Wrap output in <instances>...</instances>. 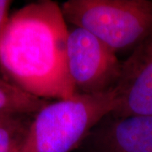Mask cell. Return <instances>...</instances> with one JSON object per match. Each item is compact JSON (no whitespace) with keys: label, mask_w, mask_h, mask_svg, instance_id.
Wrapping results in <instances>:
<instances>
[{"label":"cell","mask_w":152,"mask_h":152,"mask_svg":"<svg viewBox=\"0 0 152 152\" xmlns=\"http://www.w3.org/2000/svg\"><path fill=\"white\" fill-rule=\"evenodd\" d=\"M68 33L54 1L34 2L15 11L0 37L3 78L45 100L75 96L67 63Z\"/></svg>","instance_id":"6da1fadb"},{"label":"cell","mask_w":152,"mask_h":152,"mask_svg":"<svg viewBox=\"0 0 152 152\" xmlns=\"http://www.w3.org/2000/svg\"><path fill=\"white\" fill-rule=\"evenodd\" d=\"M117 104L115 88L47 103L33 116L21 152H75Z\"/></svg>","instance_id":"7a4b0ae2"},{"label":"cell","mask_w":152,"mask_h":152,"mask_svg":"<svg viewBox=\"0 0 152 152\" xmlns=\"http://www.w3.org/2000/svg\"><path fill=\"white\" fill-rule=\"evenodd\" d=\"M60 7L67 23L91 33L116 53L152 37L151 0H69Z\"/></svg>","instance_id":"3957f363"},{"label":"cell","mask_w":152,"mask_h":152,"mask_svg":"<svg viewBox=\"0 0 152 152\" xmlns=\"http://www.w3.org/2000/svg\"><path fill=\"white\" fill-rule=\"evenodd\" d=\"M67 63L70 79L80 94H99L113 90L123 64L117 53L85 29H69Z\"/></svg>","instance_id":"277c9868"},{"label":"cell","mask_w":152,"mask_h":152,"mask_svg":"<svg viewBox=\"0 0 152 152\" xmlns=\"http://www.w3.org/2000/svg\"><path fill=\"white\" fill-rule=\"evenodd\" d=\"M78 152H152V116L107 114L87 134Z\"/></svg>","instance_id":"5b68a950"},{"label":"cell","mask_w":152,"mask_h":152,"mask_svg":"<svg viewBox=\"0 0 152 152\" xmlns=\"http://www.w3.org/2000/svg\"><path fill=\"white\" fill-rule=\"evenodd\" d=\"M118 104L114 117L152 116V53L137 47L123 63L115 87Z\"/></svg>","instance_id":"8992f818"},{"label":"cell","mask_w":152,"mask_h":152,"mask_svg":"<svg viewBox=\"0 0 152 152\" xmlns=\"http://www.w3.org/2000/svg\"><path fill=\"white\" fill-rule=\"evenodd\" d=\"M48 102L0 77V116H34Z\"/></svg>","instance_id":"52a82bcc"},{"label":"cell","mask_w":152,"mask_h":152,"mask_svg":"<svg viewBox=\"0 0 152 152\" xmlns=\"http://www.w3.org/2000/svg\"><path fill=\"white\" fill-rule=\"evenodd\" d=\"M32 118L12 117L0 124V152H21Z\"/></svg>","instance_id":"ba28073f"},{"label":"cell","mask_w":152,"mask_h":152,"mask_svg":"<svg viewBox=\"0 0 152 152\" xmlns=\"http://www.w3.org/2000/svg\"><path fill=\"white\" fill-rule=\"evenodd\" d=\"M11 3L12 2L10 0H0V37L10 18L9 12H10ZM0 77H3L1 73V69H0Z\"/></svg>","instance_id":"9c48e42d"},{"label":"cell","mask_w":152,"mask_h":152,"mask_svg":"<svg viewBox=\"0 0 152 152\" xmlns=\"http://www.w3.org/2000/svg\"><path fill=\"white\" fill-rule=\"evenodd\" d=\"M140 46L144 50H145V51L149 52V53H152V37L151 38H149L148 40H146L145 42L140 44Z\"/></svg>","instance_id":"30bf717a"},{"label":"cell","mask_w":152,"mask_h":152,"mask_svg":"<svg viewBox=\"0 0 152 152\" xmlns=\"http://www.w3.org/2000/svg\"><path fill=\"white\" fill-rule=\"evenodd\" d=\"M15 117H16V116H15ZM10 118H12V117H9V116H0V124H1L2 123L5 122L6 120Z\"/></svg>","instance_id":"8fae6325"}]
</instances>
